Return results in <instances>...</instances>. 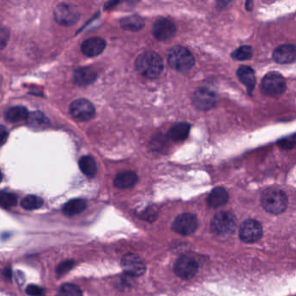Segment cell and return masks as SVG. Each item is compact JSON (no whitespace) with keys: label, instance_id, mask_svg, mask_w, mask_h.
<instances>
[{"label":"cell","instance_id":"obj_1","mask_svg":"<svg viewBox=\"0 0 296 296\" xmlns=\"http://www.w3.org/2000/svg\"><path fill=\"white\" fill-rule=\"evenodd\" d=\"M165 64L161 56L151 50L144 51L136 60V69L147 78H156L164 71Z\"/></svg>","mask_w":296,"mask_h":296},{"label":"cell","instance_id":"obj_2","mask_svg":"<svg viewBox=\"0 0 296 296\" xmlns=\"http://www.w3.org/2000/svg\"><path fill=\"white\" fill-rule=\"evenodd\" d=\"M261 205L271 214H282L287 207V197L284 191L278 189H267L261 195Z\"/></svg>","mask_w":296,"mask_h":296},{"label":"cell","instance_id":"obj_3","mask_svg":"<svg viewBox=\"0 0 296 296\" xmlns=\"http://www.w3.org/2000/svg\"><path fill=\"white\" fill-rule=\"evenodd\" d=\"M168 63L174 70L180 72H187L194 67L195 59L187 48L176 45L169 51Z\"/></svg>","mask_w":296,"mask_h":296},{"label":"cell","instance_id":"obj_4","mask_svg":"<svg viewBox=\"0 0 296 296\" xmlns=\"http://www.w3.org/2000/svg\"><path fill=\"white\" fill-rule=\"evenodd\" d=\"M287 89V82L282 74L272 71L266 74L261 80L262 93L270 97H277L283 94Z\"/></svg>","mask_w":296,"mask_h":296},{"label":"cell","instance_id":"obj_5","mask_svg":"<svg viewBox=\"0 0 296 296\" xmlns=\"http://www.w3.org/2000/svg\"><path fill=\"white\" fill-rule=\"evenodd\" d=\"M236 228V218L231 212L221 211L214 214L211 221V229L217 235H231Z\"/></svg>","mask_w":296,"mask_h":296},{"label":"cell","instance_id":"obj_6","mask_svg":"<svg viewBox=\"0 0 296 296\" xmlns=\"http://www.w3.org/2000/svg\"><path fill=\"white\" fill-rule=\"evenodd\" d=\"M80 14L76 6L69 3H60L54 9L55 20L63 26H71L79 20Z\"/></svg>","mask_w":296,"mask_h":296},{"label":"cell","instance_id":"obj_7","mask_svg":"<svg viewBox=\"0 0 296 296\" xmlns=\"http://www.w3.org/2000/svg\"><path fill=\"white\" fill-rule=\"evenodd\" d=\"M192 103L199 111H210L217 104V95L214 91L205 87H201L195 91L192 96Z\"/></svg>","mask_w":296,"mask_h":296},{"label":"cell","instance_id":"obj_8","mask_svg":"<svg viewBox=\"0 0 296 296\" xmlns=\"http://www.w3.org/2000/svg\"><path fill=\"white\" fill-rule=\"evenodd\" d=\"M198 263L195 259L189 255H182L179 257L174 265V271L176 276L184 280L193 278L198 272Z\"/></svg>","mask_w":296,"mask_h":296},{"label":"cell","instance_id":"obj_9","mask_svg":"<svg viewBox=\"0 0 296 296\" xmlns=\"http://www.w3.org/2000/svg\"><path fill=\"white\" fill-rule=\"evenodd\" d=\"M121 267L124 273L132 277H139L146 271V266L141 257L136 254L129 253L121 260Z\"/></svg>","mask_w":296,"mask_h":296},{"label":"cell","instance_id":"obj_10","mask_svg":"<svg viewBox=\"0 0 296 296\" xmlns=\"http://www.w3.org/2000/svg\"><path fill=\"white\" fill-rule=\"evenodd\" d=\"M70 113L76 120H91L96 114V110L89 100L79 98L72 102L70 105Z\"/></svg>","mask_w":296,"mask_h":296},{"label":"cell","instance_id":"obj_11","mask_svg":"<svg viewBox=\"0 0 296 296\" xmlns=\"http://www.w3.org/2000/svg\"><path fill=\"white\" fill-rule=\"evenodd\" d=\"M240 240L247 244H253L262 237V227L257 221L249 219L241 223L239 230Z\"/></svg>","mask_w":296,"mask_h":296},{"label":"cell","instance_id":"obj_12","mask_svg":"<svg viewBox=\"0 0 296 296\" xmlns=\"http://www.w3.org/2000/svg\"><path fill=\"white\" fill-rule=\"evenodd\" d=\"M198 227L197 217L191 213H184L176 217L172 223V229L179 235H190L196 231Z\"/></svg>","mask_w":296,"mask_h":296},{"label":"cell","instance_id":"obj_13","mask_svg":"<svg viewBox=\"0 0 296 296\" xmlns=\"http://www.w3.org/2000/svg\"><path fill=\"white\" fill-rule=\"evenodd\" d=\"M176 32V25L172 21L168 18H160L153 24V35L160 41H166L173 38Z\"/></svg>","mask_w":296,"mask_h":296},{"label":"cell","instance_id":"obj_14","mask_svg":"<svg viewBox=\"0 0 296 296\" xmlns=\"http://www.w3.org/2000/svg\"><path fill=\"white\" fill-rule=\"evenodd\" d=\"M273 59L277 64L287 65L296 61V46L293 44H282L273 51Z\"/></svg>","mask_w":296,"mask_h":296},{"label":"cell","instance_id":"obj_15","mask_svg":"<svg viewBox=\"0 0 296 296\" xmlns=\"http://www.w3.org/2000/svg\"><path fill=\"white\" fill-rule=\"evenodd\" d=\"M106 42L101 38H91L83 42L81 50L85 56L95 57L103 52Z\"/></svg>","mask_w":296,"mask_h":296},{"label":"cell","instance_id":"obj_16","mask_svg":"<svg viewBox=\"0 0 296 296\" xmlns=\"http://www.w3.org/2000/svg\"><path fill=\"white\" fill-rule=\"evenodd\" d=\"M236 75H237L238 78L240 82L246 86L249 94L251 95L252 91L255 89V84H256V78H255L254 70L252 68L247 66V65H241L238 68Z\"/></svg>","mask_w":296,"mask_h":296},{"label":"cell","instance_id":"obj_17","mask_svg":"<svg viewBox=\"0 0 296 296\" xmlns=\"http://www.w3.org/2000/svg\"><path fill=\"white\" fill-rule=\"evenodd\" d=\"M97 74L91 68H80L74 71L73 81L78 86H87L97 79Z\"/></svg>","mask_w":296,"mask_h":296},{"label":"cell","instance_id":"obj_18","mask_svg":"<svg viewBox=\"0 0 296 296\" xmlns=\"http://www.w3.org/2000/svg\"><path fill=\"white\" fill-rule=\"evenodd\" d=\"M138 182V176L133 171H123L118 174L114 180V185L118 189L132 188Z\"/></svg>","mask_w":296,"mask_h":296},{"label":"cell","instance_id":"obj_19","mask_svg":"<svg viewBox=\"0 0 296 296\" xmlns=\"http://www.w3.org/2000/svg\"><path fill=\"white\" fill-rule=\"evenodd\" d=\"M229 201V194L223 187H217L210 192L208 197V204L211 208H217L226 204Z\"/></svg>","mask_w":296,"mask_h":296},{"label":"cell","instance_id":"obj_20","mask_svg":"<svg viewBox=\"0 0 296 296\" xmlns=\"http://www.w3.org/2000/svg\"><path fill=\"white\" fill-rule=\"evenodd\" d=\"M191 124L188 123H178L174 124L169 130V138L174 142H181L188 138L191 131Z\"/></svg>","mask_w":296,"mask_h":296},{"label":"cell","instance_id":"obj_21","mask_svg":"<svg viewBox=\"0 0 296 296\" xmlns=\"http://www.w3.org/2000/svg\"><path fill=\"white\" fill-rule=\"evenodd\" d=\"M87 207V202L84 199H72L65 203L63 212L67 217H73L82 213Z\"/></svg>","mask_w":296,"mask_h":296},{"label":"cell","instance_id":"obj_22","mask_svg":"<svg viewBox=\"0 0 296 296\" xmlns=\"http://www.w3.org/2000/svg\"><path fill=\"white\" fill-rule=\"evenodd\" d=\"M120 25L123 30L129 32H138L144 28V21L138 15H131L121 19Z\"/></svg>","mask_w":296,"mask_h":296},{"label":"cell","instance_id":"obj_23","mask_svg":"<svg viewBox=\"0 0 296 296\" xmlns=\"http://www.w3.org/2000/svg\"><path fill=\"white\" fill-rule=\"evenodd\" d=\"M6 119L11 123H17L28 118L29 112L24 106H14L8 109L6 112Z\"/></svg>","mask_w":296,"mask_h":296},{"label":"cell","instance_id":"obj_24","mask_svg":"<svg viewBox=\"0 0 296 296\" xmlns=\"http://www.w3.org/2000/svg\"><path fill=\"white\" fill-rule=\"evenodd\" d=\"M80 170L85 176L89 177H94L97 174V165L94 158L91 155H84L80 158L79 163Z\"/></svg>","mask_w":296,"mask_h":296},{"label":"cell","instance_id":"obj_25","mask_svg":"<svg viewBox=\"0 0 296 296\" xmlns=\"http://www.w3.org/2000/svg\"><path fill=\"white\" fill-rule=\"evenodd\" d=\"M27 123L30 126L42 128V127L46 126L49 123V121L42 112H34L29 113V116L27 118Z\"/></svg>","mask_w":296,"mask_h":296},{"label":"cell","instance_id":"obj_26","mask_svg":"<svg viewBox=\"0 0 296 296\" xmlns=\"http://www.w3.org/2000/svg\"><path fill=\"white\" fill-rule=\"evenodd\" d=\"M43 204H44V201L40 197L33 196V195L27 196L21 201L22 208L26 210H35V209L41 208Z\"/></svg>","mask_w":296,"mask_h":296},{"label":"cell","instance_id":"obj_27","mask_svg":"<svg viewBox=\"0 0 296 296\" xmlns=\"http://www.w3.org/2000/svg\"><path fill=\"white\" fill-rule=\"evenodd\" d=\"M253 57V48L249 45H243L231 53V58L237 61H246Z\"/></svg>","mask_w":296,"mask_h":296},{"label":"cell","instance_id":"obj_28","mask_svg":"<svg viewBox=\"0 0 296 296\" xmlns=\"http://www.w3.org/2000/svg\"><path fill=\"white\" fill-rule=\"evenodd\" d=\"M82 291L76 285L66 283L60 287L58 296H82Z\"/></svg>","mask_w":296,"mask_h":296},{"label":"cell","instance_id":"obj_29","mask_svg":"<svg viewBox=\"0 0 296 296\" xmlns=\"http://www.w3.org/2000/svg\"><path fill=\"white\" fill-rule=\"evenodd\" d=\"M18 202L16 195L6 191H2L0 195V204L4 208H10L14 207Z\"/></svg>","mask_w":296,"mask_h":296},{"label":"cell","instance_id":"obj_30","mask_svg":"<svg viewBox=\"0 0 296 296\" xmlns=\"http://www.w3.org/2000/svg\"><path fill=\"white\" fill-rule=\"evenodd\" d=\"M277 145L284 150H290L296 147V134L287 136L277 141Z\"/></svg>","mask_w":296,"mask_h":296},{"label":"cell","instance_id":"obj_31","mask_svg":"<svg viewBox=\"0 0 296 296\" xmlns=\"http://www.w3.org/2000/svg\"><path fill=\"white\" fill-rule=\"evenodd\" d=\"M74 265H75V261H72V260L63 261L57 267V275L58 276H64L65 274L69 272L74 267Z\"/></svg>","mask_w":296,"mask_h":296},{"label":"cell","instance_id":"obj_32","mask_svg":"<svg viewBox=\"0 0 296 296\" xmlns=\"http://www.w3.org/2000/svg\"><path fill=\"white\" fill-rule=\"evenodd\" d=\"M26 293L30 296H44V289L38 285L32 284L26 287Z\"/></svg>","mask_w":296,"mask_h":296},{"label":"cell","instance_id":"obj_33","mask_svg":"<svg viewBox=\"0 0 296 296\" xmlns=\"http://www.w3.org/2000/svg\"><path fill=\"white\" fill-rule=\"evenodd\" d=\"M8 39H9V32H8V30L6 29V28H2L1 29V38H0V41H1V49L2 50H3L6 44H7Z\"/></svg>","mask_w":296,"mask_h":296},{"label":"cell","instance_id":"obj_34","mask_svg":"<svg viewBox=\"0 0 296 296\" xmlns=\"http://www.w3.org/2000/svg\"><path fill=\"white\" fill-rule=\"evenodd\" d=\"M164 144H165V140L161 138V136L159 135L158 138L153 139L151 142V148L153 150H159Z\"/></svg>","mask_w":296,"mask_h":296},{"label":"cell","instance_id":"obj_35","mask_svg":"<svg viewBox=\"0 0 296 296\" xmlns=\"http://www.w3.org/2000/svg\"><path fill=\"white\" fill-rule=\"evenodd\" d=\"M7 137H8V132L6 130V127L2 125L1 126V145L5 144L6 139H7Z\"/></svg>","mask_w":296,"mask_h":296},{"label":"cell","instance_id":"obj_36","mask_svg":"<svg viewBox=\"0 0 296 296\" xmlns=\"http://www.w3.org/2000/svg\"><path fill=\"white\" fill-rule=\"evenodd\" d=\"M4 276H5V277H6V279L12 280V270H11L9 267H6V270H4Z\"/></svg>","mask_w":296,"mask_h":296},{"label":"cell","instance_id":"obj_37","mask_svg":"<svg viewBox=\"0 0 296 296\" xmlns=\"http://www.w3.org/2000/svg\"><path fill=\"white\" fill-rule=\"evenodd\" d=\"M245 6H246V10L248 11H252L253 8H254V3L252 1H247Z\"/></svg>","mask_w":296,"mask_h":296}]
</instances>
